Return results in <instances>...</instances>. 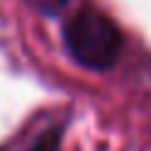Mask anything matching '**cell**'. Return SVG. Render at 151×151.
Segmentation results:
<instances>
[{"label":"cell","instance_id":"cell-2","mask_svg":"<svg viewBox=\"0 0 151 151\" xmlns=\"http://www.w3.org/2000/svg\"><path fill=\"white\" fill-rule=\"evenodd\" d=\"M25 3L30 8H35L37 12H42V15H55V12H60L65 8L67 0H25Z\"/></svg>","mask_w":151,"mask_h":151},{"label":"cell","instance_id":"cell-3","mask_svg":"<svg viewBox=\"0 0 151 151\" xmlns=\"http://www.w3.org/2000/svg\"><path fill=\"white\" fill-rule=\"evenodd\" d=\"M57 146H60V134L57 131H47V134H42L27 151H57Z\"/></svg>","mask_w":151,"mask_h":151},{"label":"cell","instance_id":"cell-1","mask_svg":"<svg viewBox=\"0 0 151 151\" xmlns=\"http://www.w3.org/2000/svg\"><path fill=\"white\" fill-rule=\"evenodd\" d=\"M65 45L79 65L89 70H109L122 52V35L102 12H77L65 27Z\"/></svg>","mask_w":151,"mask_h":151}]
</instances>
